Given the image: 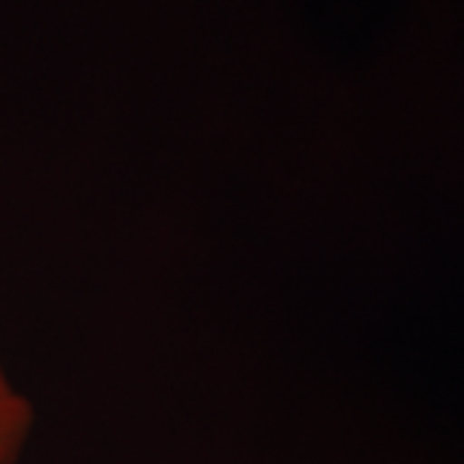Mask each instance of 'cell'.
<instances>
[{
	"label": "cell",
	"instance_id": "obj_1",
	"mask_svg": "<svg viewBox=\"0 0 464 464\" xmlns=\"http://www.w3.org/2000/svg\"><path fill=\"white\" fill-rule=\"evenodd\" d=\"M29 405L18 395L0 366V464H11L29 431Z\"/></svg>",
	"mask_w": 464,
	"mask_h": 464
}]
</instances>
